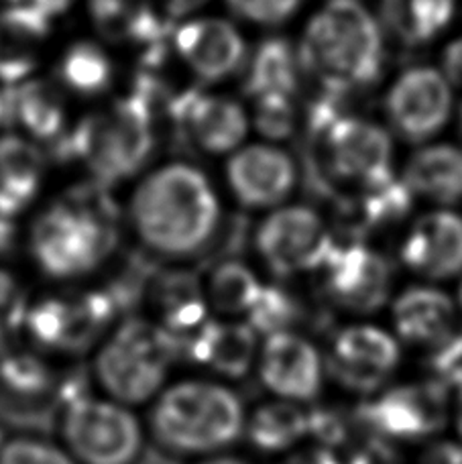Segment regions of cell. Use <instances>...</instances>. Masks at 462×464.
Returning <instances> with one entry per match:
<instances>
[{"mask_svg":"<svg viewBox=\"0 0 462 464\" xmlns=\"http://www.w3.org/2000/svg\"><path fill=\"white\" fill-rule=\"evenodd\" d=\"M130 218L139 238L163 256H189L210 245L220 225L218 196L200 169L171 163L137 188Z\"/></svg>","mask_w":462,"mask_h":464,"instance_id":"cell-1","label":"cell"},{"mask_svg":"<svg viewBox=\"0 0 462 464\" xmlns=\"http://www.w3.org/2000/svg\"><path fill=\"white\" fill-rule=\"evenodd\" d=\"M117 238L119 208L109 186L94 179L73 188L35 220L31 255L45 276L73 279L101 267Z\"/></svg>","mask_w":462,"mask_h":464,"instance_id":"cell-2","label":"cell"},{"mask_svg":"<svg viewBox=\"0 0 462 464\" xmlns=\"http://www.w3.org/2000/svg\"><path fill=\"white\" fill-rule=\"evenodd\" d=\"M157 114L141 86L119 98L111 109L86 116L78 127L53 143L57 160H76L104 186L127 179L143 168L155 147Z\"/></svg>","mask_w":462,"mask_h":464,"instance_id":"cell-3","label":"cell"},{"mask_svg":"<svg viewBox=\"0 0 462 464\" xmlns=\"http://www.w3.org/2000/svg\"><path fill=\"white\" fill-rule=\"evenodd\" d=\"M300 63L334 92L373 84L383 68L381 29L357 0H330L308 24Z\"/></svg>","mask_w":462,"mask_h":464,"instance_id":"cell-4","label":"cell"},{"mask_svg":"<svg viewBox=\"0 0 462 464\" xmlns=\"http://www.w3.org/2000/svg\"><path fill=\"white\" fill-rule=\"evenodd\" d=\"M151 428L165 450L212 454L226 450L243 436L245 410L233 389L206 381H184L157 400Z\"/></svg>","mask_w":462,"mask_h":464,"instance_id":"cell-5","label":"cell"},{"mask_svg":"<svg viewBox=\"0 0 462 464\" xmlns=\"http://www.w3.org/2000/svg\"><path fill=\"white\" fill-rule=\"evenodd\" d=\"M179 344L159 324L127 320L98 353L96 377L122 403H143L159 392Z\"/></svg>","mask_w":462,"mask_h":464,"instance_id":"cell-6","label":"cell"},{"mask_svg":"<svg viewBox=\"0 0 462 464\" xmlns=\"http://www.w3.org/2000/svg\"><path fill=\"white\" fill-rule=\"evenodd\" d=\"M120 312L111 289L49 295L31 305L24 328L45 351L82 354L109 333Z\"/></svg>","mask_w":462,"mask_h":464,"instance_id":"cell-7","label":"cell"},{"mask_svg":"<svg viewBox=\"0 0 462 464\" xmlns=\"http://www.w3.org/2000/svg\"><path fill=\"white\" fill-rule=\"evenodd\" d=\"M62 432L82 464H133L143 446L141 426L133 413L88 393L65 401Z\"/></svg>","mask_w":462,"mask_h":464,"instance_id":"cell-8","label":"cell"},{"mask_svg":"<svg viewBox=\"0 0 462 464\" xmlns=\"http://www.w3.org/2000/svg\"><path fill=\"white\" fill-rule=\"evenodd\" d=\"M448 392L436 379L395 385L373 401L361 403L352 420L365 434L391 442L426 440L447 426Z\"/></svg>","mask_w":462,"mask_h":464,"instance_id":"cell-9","label":"cell"},{"mask_svg":"<svg viewBox=\"0 0 462 464\" xmlns=\"http://www.w3.org/2000/svg\"><path fill=\"white\" fill-rule=\"evenodd\" d=\"M263 263L279 277L322 269L334 240L324 220L306 206H287L263 220L255 237Z\"/></svg>","mask_w":462,"mask_h":464,"instance_id":"cell-10","label":"cell"},{"mask_svg":"<svg viewBox=\"0 0 462 464\" xmlns=\"http://www.w3.org/2000/svg\"><path fill=\"white\" fill-rule=\"evenodd\" d=\"M322 271L326 297L336 308L351 314H375L390 302L391 265L362 240L334 243Z\"/></svg>","mask_w":462,"mask_h":464,"instance_id":"cell-11","label":"cell"},{"mask_svg":"<svg viewBox=\"0 0 462 464\" xmlns=\"http://www.w3.org/2000/svg\"><path fill=\"white\" fill-rule=\"evenodd\" d=\"M401 362V348L387 330L373 324L346 326L334 336L326 369L346 392L377 393Z\"/></svg>","mask_w":462,"mask_h":464,"instance_id":"cell-12","label":"cell"},{"mask_svg":"<svg viewBox=\"0 0 462 464\" xmlns=\"http://www.w3.org/2000/svg\"><path fill=\"white\" fill-rule=\"evenodd\" d=\"M163 111L178 143H192L210 153L233 151L249 127L243 109L235 101L208 96L196 88L173 92Z\"/></svg>","mask_w":462,"mask_h":464,"instance_id":"cell-13","label":"cell"},{"mask_svg":"<svg viewBox=\"0 0 462 464\" xmlns=\"http://www.w3.org/2000/svg\"><path fill=\"white\" fill-rule=\"evenodd\" d=\"M385 109L403 139L422 143L447 127L452 111L450 82L434 68H411L395 80Z\"/></svg>","mask_w":462,"mask_h":464,"instance_id":"cell-14","label":"cell"},{"mask_svg":"<svg viewBox=\"0 0 462 464\" xmlns=\"http://www.w3.org/2000/svg\"><path fill=\"white\" fill-rule=\"evenodd\" d=\"M261 381L271 393L294 403L316 400L324 383L318 348L295 333L267 336L259 356Z\"/></svg>","mask_w":462,"mask_h":464,"instance_id":"cell-15","label":"cell"},{"mask_svg":"<svg viewBox=\"0 0 462 464\" xmlns=\"http://www.w3.org/2000/svg\"><path fill=\"white\" fill-rule=\"evenodd\" d=\"M322 139L330 169L338 178L365 186L391 171V139L373 122L344 116Z\"/></svg>","mask_w":462,"mask_h":464,"instance_id":"cell-16","label":"cell"},{"mask_svg":"<svg viewBox=\"0 0 462 464\" xmlns=\"http://www.w3.org/2000/svg\"><path fill=\"white\" fill-rule=\"evenodd\" d=\"M401 261L426 279L444 281L462 273V217L450 210L428 212L414 222L401 245Z\"/></svg>","mask_w":462,"mask_h":464,"instance_id":"cell-17","label":"cell"},{"mask_svg":"<svg viewBox=\"0 0 462 464\" xmlns=\"http://www.w3.org/2000/svg\"><path fill=\"white\" fill-rule=\"evenodd\" d=\"M62 401L53 371L29 353H0V416L35 424L47 420V401Z\"/></svg>","mask_w":462,"mask_h":464,"instance_id":"cell-18","label":"cell"},{"mask_svg":"<svg viewBox=\"0 0 462 464\" xmlns=\"http://www.w3.org/2000/svg\"><path fill=\"white\" fill-rule=\"evenodd\" d=\"M179 60L206 82L230 78L245 63V41L222 19L189 21L173 33Z\"/></svg>","mask_w":462,"mask_h":464,"instance_id":"cell-19","label":"cell"},{"mask_svg":"<svg viewBox=\"0 0 462 464\" xmlns=\"http://www.w3.org/2000/svg\"><path fill=\"white\" fill-rule=\"evenodd\" d=\"M228 184L246 208H269L284 202L295 184L290 155L269 145H251L228 161Z\"/></svg>","mask_w":462,"mask_h":464,"instance_id":"cell-20","label":"cell"},{"mask_svg":"<svg viewBox=\"0 0 462 464\" xmlns=\"http://www.w3.org/2000/svg\"><path fill=\"white\" fill-rule=\"evenodd\" d=\"M393 326L403 343L432 351L457 333V304L436 287H409L393 302Z\"/></svg>","mask_w":462,"mask_h":464,"instance_id":"cell-21","label":"cell"},{"mask_svg":"<svg viewBox=\"0 0 462 464\" xmlns=\"http://www.w3.org/2000/svg\"><path fill=\"white\" fill-rule=\"evenodd\" d=\"M181 356L210 367L218 375L241 379L251 371L257 356V333L249 322L208 320L184 344Z\"/></svg>","mask_w":462,"mask_h":464,"instance_id":"cell-22","label":"cell"},{"mask_svg":"<svg viewBox=\"0 0 462 464\" xmlns=\"http://www.w3.org/2000/svg\"><path fill=\"white\" fill-rule=\"evenodd\" d=\"M153 308L159 326L176 338L179 354L184 344L208 322V297L192 273H161L153 285Z\"/></svg>","mask_w":462,"mask_h":464,"instance_id":"cell-23","label":"cell"},{"mask_svg":"<svg viewBox=\"0 0 462 464\" xmlns=\"http://www.w3.org/2000/svg\"><path fill=\"white\" fill-rule=\"evenodd\" d=\"M90 14L102 37L145 49L168 41L173 27L155 0H90Z\"/></svg>","mask_w":462,"mask_h":464,"instance_id":"cell-24","label":"cell"},{"mask_svg":"<svg viewBox=\"0 0 462 464\" xmlns=\"http://www.w3.org/2000/svg\"><path fill=\"white\" fill-rule=\"evenodd\" d=\"M52 19L8 6L0 13V80L21 84L37 68Z\"/></svg>","mask_w":462,"mask_h":464,"instance_id":"cell-25","label":"cell"},{"mask_svg":"<svg viewBox=\"0 0 462 464\" xmlns=\"http://www.w3.org/2000/svg\"><path fill=\"white\" fill-rule=\"evenodd\" d=\"M45 157L14 135L0 137V218L11 220L33 202L41 188Z\"/></svg>","mask_w":462,"mask_h":464,"instance_id":"cell-26","label":"cell"},{"mask_svg":"<svg viewBox=\"0 0 462 464\" xmlns=\"http://www.w3.org/2000/svg\"><path fill=\"white\" fill-rule=\"evenodd\" d=\"M403 181L411 192L432 202H462V151L452 145L422 149L406 165Z\"/></svg>","mask_w":462,"mask_h":464,"instance_id":"cell-27","label":"cell"},{"mask_svg":"<svg viewBox=\"0 0 462 464\" xmlns=\"http://www.w3.org/2000/svg\"><path fill=\"white\" fill-rule=\"evenodd\" d=\"M8 122L14 121L37 140L57 143L63 137L65 109L60 90L43 80H33L16 84L6 92Z\"/></svg>","mask_w":462,"mask_h":464,"instance_id":"cell-28","label":"cell"},{"mask_svg":"<svg viewBox=\"0 0 462 464\" xmlns=\"http://www.w3.org/2000/svg\"><path fill=\"white\" fill-rule=\"evenodd\" d=\"M457 0H381L383 21L406 45L430 44L448 27Z\"/></svg>","mask_w":462,"mask_h":464,"instance_id":"cell-29","label":"cell"},{"mask_svg":"<svg viewBox=\"0 0 462 464\" xmlns=\"http://www.w3.org/2000/svg\"><path fill=\"white\" fill-rule=\"evenodd\" d=\"M300 65V55H295L287 39L263 41L246 72L245 92L255 101L263 96H294Z\"/></svg>","mask_w":462,"mask_h":464,"instance_id":"cell-30","label":"cell"},{"mask_svg":"<svg viewBox=\"0 0 462 464\" xmlns=\"http://www.w3.org/2000/svg\"><path fill=\"white\" fill-rule=\"evenodd\" d=\"M246 436L261 452H285L310 436L308 410L294 401H271L261 405L246 424Z\"/></svg>","mask_w":462,"mask_h":464,"instance_id":"cell-31","label":"cell"},{"mask_svg":"<svg viewBox=\"0 0 462 464\" xmlns=\"http://www.w3.org/2000/svg\"><path fill=\"white\" fill-rule=\"evenodd\" d=\"M57 76L65 88L82 96H98L112 82V62L104 49L90 41H76L65 49L57 65Z\"/></svg>","mask_w":462,"mask_h":464,"instance_id":"cell-32","label":"cell"},{"mask_svg":"<svg viewBox=\"0 0 462 464\" xmlns=\"http://www.w3.org/2000/svg\"><path fill=\"white\" fill-rule=\"evenodd\" d=\"M263 284L259 277L238 261H225L218 265L208 281V304L226 316L249 314L257 302Z\"/></svg>","mask_w":462,"mask_h":464,"instance_id":"cell-33","label":"cell"},{"mask_svg":"<svg viewBox=\"0 0 462 464\" xmlns=\"http://www.w3.org/2000/svg\"><path fill=\"white\" fill-rule=\"evenodd\" d=\"M414 192L403 179L393 176V171L362 186L359 212L362 225L385 227L401 220L411 208Z\"/></svg>","mask_w":462,"mask_h":464,"instance_id":"cell-34","label":"cell"},{"mask_svg":"<svg viewBox=\"0 0 462 464\" xmlns=\"http://www.w3.org/2000/svg\"><path fill=\"white\" fill-rule=\"evenodd\" d=\"M255 333L265 336L277 333H292L303 318V305L292 292L277 285H263L257 302L246 314Z\"/></svg>","mask_w":462,"mask_h":464,"instance_id":"cell-35","label":"cell"},{"mask_svg":"<svg viewBox=\"0 0 462 464\" xmlns=\"http://www.w3.org/2000/svg\"><path fill=\"white\" fill-rule=\"evenodd\" d=\"M29 308L23 285L11 273L0 269V353L8 346L11 338L24 328Z\"/></svg>","mask_w":462,"mask_h":464,"instance_id":"cell-36","label":"cell"},{"mask_svg":"<svg viewBox=\"0 0 462 464\" xmlns=\"http://www.w3.org/2000/svg\"><path fill=\"white\" fill-rule=\"evenodd\" d=\"M255 124L267 139H285L292 135L295 124V109L292 96L257 98Z\"/></svg>","mask_w":462,"mask_h":464,"instance_id":"cell-37","label":"cell"},{"mask_svg":"<svg viewBox=\"0 0 462 464\" xmlns=\"http://www.w3.org/2000/svg\"><path fill=\"white\" fill-rule=\"evenodd\" d=\"M432 379L447 389H462V333H455L447 341L434 346L428 356Z\"/></svg>","mask_w":462,"mask_h":464,"instance_id":"cell-38","label":"cell"},{"mask_svg":"<svg viewBox=\"0 0 462 464\" xmlns=\"http://www.w3.org/2000/svg\"><path fill=\"white\" fill-rule=\"evenodd\" d=\"M0 464H76L68 454L35 438H16L0 450Z\"/></svg>","mask_w":462,"mask_h":464,"instance_id":"cell-39","label":"cell"},{"mask_svg":"<svg viewBox=\"0 0 462 464\" xmlns=\"http://www.w3.org/2000/svg\"><path fill=\"white\" fill-rule=\"evenodd\" d=\"M310 416V436L320 446L334 449L349 442L352 420H346L341 411L332 408L308 410Z\"/></svg>","mask_w":462,"mask_h":464,"instance_id":"cell-40","label":"cell"},{"mask_svg":"<svg viewBox=\"0 0 462 464\" xmlns=\"http://www.w3.org/2000/svg\"><path fill=\"white\" fill-rule=\"evenodd\" d=\"M236 14L253 23L279 24L298 11L302 0H226Z\"/></svg>","mask_w":462,"mask_h":464,"instance_id":"cell-41","label":"cell"},{"mask_svg":"<svg viewBox=\"0 0 462 464\" xmlns=\"http://www.w3.org/2000/svg\"><path fill=\"white\" fill-rule=\"evenodd\" d=\"M365 436L367 440H362L357 449L349 452V462L346 464H401L399 452L395 450L391 440L373 434Z\"/></svg>","mask_w":462,"mask_h":464,"instance_id":"cell-42","label":"cell"},{"mask_svg":"<svg viewBox=\"0 0 462 464\" xmlns=\"http://www.w3.org/2000/svg\"><path fill=\"white\" fill-rule=\"evenodd\" d=\"M418 464H462V442H432L419 454Z\"/></svg>","mask_w":462,"mask_h":464,"instance_id":"cell-43","label":"cell"},{"mask_svg":"<svg viewBox=\"0 0 462 464\" xmlns=\"http://www.w3.org/2000/svg\"><path fill=\"white\" fill-rule=\"evenodd\" d=\"M442 73L450 86H462V37L450 41L442 55Z\"/></svg>","mask_w":462,"mask_h":464,"instance_id":"cell-44","label":"cell"},{"mask_svg":"<svg viewBox=\"0 0 462 464\" xmlns=\"http://www.w3.org/2000/svg\"><path fill=\"white\" fill-rule=\"evenodd\" d=\"M282 464H344L332 449L326 446H312V449H302L287 457Z\"/></svg>","mask_w":462,"mask_h":464,"instance_id":"cell-45","label":"cell"},{"mask_svg":"<svg viewBox=\"0 0 462 464\" xmlns=\"http://www.w3.org/2000/svg\"><path fill=\"white\" fill-rule=\"evenodd\" d=\"M6 3L11 8L37 13V14L49 16V19H53L55 14L65 13V8L62 6L60 0H6Z\"/></svg>","mask_w":462,"mask_h":464,"instance_id":"cell-46","label":"cell"},{"mask_svg":"<svg viewBox=\"0 0 462 464\" xmlns=\"http://www.w3.org/2000/svg\"><path fill=\"white\" fill-rule=\"evenodd\" d=\"M157 3H159L161 11L165 13V19L169 23H176L181 16L197 11V8L204 6L208 0H157Z\"/></svg>","mask_w":462,"mask_h":464,"instance_id":"cell-47","label":"cell"},{"mask_svg":"<svg viewBox=\"0 0 462 464\" xmlns=\"http://www.w3.org/2000/svg\"><path fill=\"white\" fill-rule=\"evenodd\" d=\"M455 416H457L458 436H460V440H462V389H460L458 395H457V411H455Z\"/></svg>","mask_w":462,"mask_h":464,"instance_id":"cell-48","label":"cell"},{"mask_svg":"<svg viewBox=\"0 0 462 464\" xmlns=\"http://www.w3.org/2000/svg\"><path fill=\"white\" fill-rule=\"evenodd\" d=\"M8 122V101L6 94H0V124Z\"/></svg>","mask_w":462,"mask_h":464,"instance_id":"cell-49","label":"cell"},{"mask_svg":"<svg viewBox=\"0 0 462 464\" xmlns=\"http://www.w3.org/2000/svg\"><path fill=\"white\" fill-rule=\"evenodd\" d=\"M202 464H246V462L238 460V459L226 457V459H212V460H206V462H202Z\"/></svg>","mask_w":462,"mask_h":464,"instance_id":"cell-50","label":"cell"},{"mask_svg":"<svg viewBox=\"0 0 462 464\" xmlns=\"http://www.w3.org/2000/svg\"><path fill=\"white\" fill-rule=\"evenodd\" d=\"M60 3H62V6L65 8V11H68V6L73 3V0H60Z\"/></svg>","mask_w":462,"mask_h":464,"instance_id":"cell-51","label":"cell"},{"mask_svg":"<svg viewBox=\"0 0 462 464\" xmlns=\"http://www.w3.org/2000/svg\"><path fill=\"white\" fill-rule=\"evenodd\" d=\"M458 305H460V312H462V284L458 287Z\"/></svg>","mask_w":462,"mask_h":464,"instance_id":"cell-52","label":"cell"},{"mask_svg":"<svg viewBox=\"0 0 462 464\" xmlns=\"http://www.w3.org/2000/svg\"><path fill=\"white\" fill-rule=\"evenodd\" d=\"M0 450H3V430H0Z\"/></svg>","mask_w":462,"mask_h":464,"instance_id":"cell-53","label":"cell"},{"mask_svg":"<svg viewBox=\"0 0 462 464\" xmlns=\"http://www.w3.org/2000/svg\"><path fill=\"white\" fill-rule=\"evenodd\" d=\"M460 124H462V112H460Z\"/></svg>","mask_w":462,"mask_h":464,"instance_id":"cell-54","label":"cell"}]
</instances>
